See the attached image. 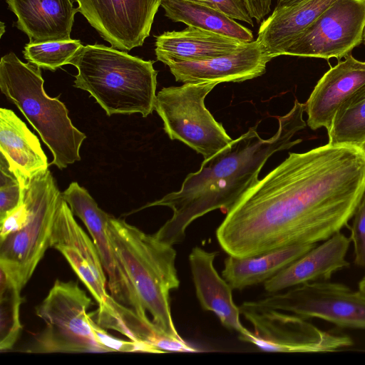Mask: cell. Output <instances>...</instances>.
<instances>
[{
    "mask_svg": "<svg viewBox=\"0 0 365 365\" xmlns=\"http://www.w3.org/2000/svg\"><path fill=\"white\" fill-rule=\"evenodd\" d=\"M165 15L174 22L225 35L245 43L254 41L252 31L216 6L197 1L161 0Z\"/></svg>",
    "mask_w": 365,
    "mask_h": 365,
    "instance_id": "d4e9b609",
    "label": "cell"
},
{
    "mask_svg": "<svg viewBox=\"0 0 365 365\" xmlns=\"http://www.w3.org/2000/svg\"><path fill=\"white\" fill-rule=\"evenodd\" d=\"M363 42L365 43V29H364V35H363Z\"/></svg>",
    "mask_w": 365,
    "mask_h": 365,
    "instance_id": "f35d334b",
    "label": "cell"
},
{
    "mask_svg": "<svg viewBox=\"0 0 365 365\" xmlns=\"http://www.w3.org/2000/svg\"><path fill=\"white\" fill-rule=\"evenodd\" d=\"M364 83L365 61L349 54L322 76L304 103L307 125L328 130L341 104Z\"/></svg>",
    "mask_w": 365,
    "mask_h": 365,
    "instance_id": "e0dca14e",
    "label": "cell"
},
{
    "mask_svg": "<svg viewBox=\"0 0 365 365\" xmlns=\"http://www.w3.org/2000/svg\"><path fill=\"white\" fill-rule=\"evenodd\" d=\"M23 185L0 153V221L21 203Z\"/></svg>",
    "mask_w": 365,
    "mask_h": 365,
    "instance_id": "f1b7e54d",
    "label": "cell"
},
{
    "mask_svg": "<svg viewBox=\"0 0 365 365\" xmlns=\"http://www.w3.org/2000/svg\"><path fill=\"white\" fill-rule=\"evenodd\" d=\"M4 27H5V25H4V22H1V36H2V34L4 32Z\"/></svg>",
    "mask_w": 365,
    "mask_h": 365,
    "instance_id": "d590c367",
    "label": "cell"
},
{
    "mask_svg": "<svg viewBox=\"0 0 365 365\" xmlns=\"http://www.w3.org/2000/svg\"><path fill=\"white\" fill-rule=\"evenodd\" d=\"M50 247L64 256L98 302V309H104L110 297L106 289V272L93 242L76 221L62 194L55 215Z\"/></svg>",
    "mask_w": 365,
    "mask_h": 365,
    "instance_id": "5bb4252c",
    "label": "cell"
},
{
    "mask_svg": "<svg viewBox=\"0 0 365 365\" xmlns=\"http://www.w3.org/2000/svg\"><path fill=\"white\" fill-rule=\"evenodd\" d=\"M79 12L110 46L123 51L143 46L161 0H75Z\"/></svg>",
    "mask_w": 365,
    "mask_h": 365,
    "instance_id": "7c38bea8",
    "label": "cell"
},
{
    "mask_svg": "<svg viewBox=\"0 0 365 365\" xmlns=\"http://www.w3.org/2000/svg\"><path fill=\"white\" fill-rule=\"evenodd\" d=\"M230 17L253 26L245 0H207Z\"/></svg>",
    "mask_w": 365,
    "mask_h": 365,
    "instance_id": "1f68e13d",
    "label": "cell"
},
{
    "mask_svg": "<svg viewBox=\"0 0 365 365\" xmlns=\"http://www.w3.org/2000/svg\"><path fill=\"white\" fill-rule=\"evenodd\" d=\"M145 61L103 44L83 46L69 64L78 73L74 86L88 92L108 116L153 113L158 71Z\"/></svg>",
    "mask_w": 365,
    "mask_h": 365,
    "instance_id": "3957f363",
    "label": "cell"
},
{
    "mask_svg": "<svg viewBox=\"0 0 365 365\" xmlns=\"http://www.w3.org/2000/svg\"><path fill=\"white\" fill-rule=\"evenodd\" d=\"M350 229V240L354 246L356 265L365 267V192L353 215Z\"/></svg>",
    "mask_w": 365,
    "mask_h": 365,
    "instance_id": "4dcf8cb0",
    "label": "cell"
},
{
    "mask_svg": "<svg viewBox=\"0 0 365 365\" xmlns=\"http://www.w3.org/2000/svg\"><path fill=\"white\" fill-rule=\"evenodd\" d=\"M351 240L341 231L316 245L264 282L269 293H277L305 283L329 281L333 274L349 267L346 260Z\"/></svg>",
    "mask_w": 365,
    "mask_h": 365,
    "instance_id": "2e32d148",
    "label": "cell"
},
{
    "mask_svg": "<svg viewBox=\"0 0 365 365\" xmlns=\"http://www.w3.org/2000/svg\"><path fill=\"white\" fill-rule=\"evenodd\" d=\"M189 1H200V2H203V3H206V4H212L211 3H210L207 0H189ZM214 6V5H213Z\"/></svg>",
    "mask_w": 365,
    "mask_h": 365,
    "instance_id": "8d00e7d4",
    "label": "cell"
},
{
    "mask_svg": "<svg viewBox=\"0 0 365 365\" xmlns=\"http://www.w3.org/2000/svg\"><path fill=\"white\" fill-rule=\"evenodd\" d=\"M92 301L73 281L56 280L36 315L46 324L36 339L34 352H109L98 340L89 322Z\"/></svg>",
    "mask_w": 365,
    "mask_h": 365,
    "instance_id": "ba28073f",
    "label": "cell"
},
{
    "mask_svg": "<svg viewBox=\"0 0 365 365\" xmlns=\"http://www.w3.org/2000/svg\"><path fill=\"white\" fill-rule=\"evenodd\" d=\"M358 290L365 296V275L361 278L359 282Z\"/></svg>",
    "mask_w": 365,
    "mask_h": 365,
    "instance_id": "e575fe53",
    "label": "cell"
},
{
    "mask_svg": "<svg viewBox=\"0 0 365 365\" xmlns=\"http://www.w3.org/2000/svg\"><path fill=\"white\" fill-rule=\"evenodd\" d=\"M262 307L365 331V296L338 282L305 283L255 301Z\"/></svg>",
    "mask_w": 365,
    "mask_h": 365,
    "instance_id": "30bf717a",
    "label": "cell"
},
{
    "mask_svg": "<svg viewBox=\"0 0 365 365\" xmlns=\"http://www.w3.org/2000/svg\"><path fill=\"white\" fill-rule=\"evenodd\" d=\"M96 321L101 327L114 329L130 339L145 343L166 352L195 353L201 350L188 344L182 338H176L160 328L147 315L141 316L132 309L118 303L111 296L108 307L96 311Z\"/></svg>",
    "mask_w": 365,
    "mask_h": 365,
    "instance_id": "7402d4cb",
    "label": "cell"
},
{
    "mask_svg": "<svg viewBox=\"0 0 365 365\" xmlns=\"http://www.w3.org/2000/svg\"><path fill=\"white\" fill-rule=\"evenodd\" d=\"M22 289L17 281L0 268V349H11L19 338L22 327L19 308Z\"/></svg>",
    "mask_w": 365,
    "mask_h": 365,
    "instance_id": "4316f807",
    "label": "cell"
},
{
    "mask_svg": "<svg viewBox=\"0 0 365 365\" xmlns=\"http://www.w3.org/2000/svg\"><path fill=\"white\" fill-rule=\"evenodd\" d=\"M219 83L197 81L164 87L157 93L154 105L170 140L182 142L204 159L233 140L205 105V97Z\"/></svg>",
    "mask_w": 365,
    "mask_h": 365,
    "instance_id": "52a82bcc",
    "label": "cell"
},
{
    "mask_svg": "<svg viewBox=\"0 0 365 365\" xmlns=\"http://www.w3.org/2000/svg\"><path fill=\"white\" fill-rule=\"evenodd\" d=\"M217 255L195 246L189 255L192 282L199 303L205 311L214 312L222 325L244 335L249 331L242 324L240 310L232 299V289L214 266Z\"/></svg>",
    "mask_w": 365,
    "mask_h": 365,
    "instance_id": "ac0fdd59",
    "label": "cell"
},
{
    "mask_svg": "<svg viewBox=\"0 0 365 365\" xmlns=\"http://www.w3.org/2000/svg\"><path fill=\"white\" fill-rule=\"evenodd\" d=\"M20 205L0 221V268L23 288L50 247L61 197L55 179L43 170L24 181Z\"/></svg>",
    "mask_w": 365,
    "mask_h": 365,
    "instance_id": "5b68a950",
    "label": "cell"
},
{
    "mask_svg": "<svg viewBox=\"0 0 365 365\" xmlns=\"http://www.w3.org/2000/svg\"><path fill=\"white\" fill-rule=\"evenodd\" d=\"M16 15V27L29 41L70 39L74 16L79 12L73 0H6Z\"/></svg>",
    "mask_w": 365,
    "mask_h": 365,
    "instance_id": "d6986e66",
    "label": "cell"
},
{
    "mask_svg": "<svg viewBox=\"0 0 365 365\" xmlns=\"http://www.w3.org/2000/svg\"><path fill=\"white\" fill-rule=\"evenodd\" d=\"M248 43L193 26L165 31L156 36L155 56L167 65L170 62L201 61L230 53Z\"/></svg>",
    "mask_w": 365,
    "mask_h": 365,
    "instance_id": "ffe728a7",
    "label": "cell"
},
{
    "mask_svg": "<svg viewBox=\"0 0 365 365\" xmlns=\"http://www.w3.org/2000/svg\"><path fill=\"white\" fill-rule=\"evenodd\" d=\"M40 68L10 52L0 61V88L48 146L53 157L51 164L62 170L81 160L86 135L73 125L64 103L46 94Z\"/></svg>",
    "mask_w": 365,
    "mask_h": 365,
    "instance_id": "8992f818",
    "label": "cell"
},
{
    "mask_svg": "<svg viewBox=\"0 0 365 365\" xmlns=\"http://www.w3.org/2000/svg\"><path fill=\"white\" fill-rule=\"evenodd\" d=\"M336 1L304 0L275 7L261 23L257 41L272 59L284 55L293 41Z\"/></svg>",
    "mask_w": 365,
    "mask_h": 365,
    "instance_id": "44dd1931",
    "label": "cell"
},
{
    "mask_svg": "<svg viewBox=\"0 0 365 365\" xmlns=\"http://www.w3.org/2000/svg\"><path fill=\"white\" fill-rule=\"evenodd\" d=\"M251 17L259 22L271 9L272 0H245Z\"/></svg>",
    "mask_w": 365,
    "mask_h": 365,
    "instance_id": "d6a6232c",
    "label": "cell"
},
{
    "mask_svg": "<svg viewBox=\"0 0 365 365\" xmlns=\"http://www.w3.org/2000/svg\"><path fill=\"white\" fill-rule=\"evenodd\" d=\"M359 148L361 149V151L364 153V155H365V143H364V144H362Z\"/></svg>",
    "mask_w": 365,
    "mask_h": 365,
    "instance_id": "74e56055",
    "label": "cell"
},
{
    "mask_svg": "<svg viewBox=\"0 0 365 365\" xmlns=\"http://www.w3.org/2000/svg\"><path fill=\"white\" fill-rule=\"evenodd\" d=\"M0 153L22 185L48 163L38 138L10 109L0 108Z\"/></svg>",
    "mask_w": 365,
    "mask_h": 365,
    "instance_id": "603a6c76",
    "label": "cell"
},
{
    "mask_svg": "<svg viewBox=\"0 0 365 365\" xmlns=\"http://www.w3.org/2000/svg\"><path fill=\"white\" fill-rule=\"evenodd\" d=\"M304 0H277V5L275 7L279 8L283 6H288L293 4L299 3Z\"/></svg>",
    "mask_w": 365,
    "mask_h": 365,
    "instance_id": "836d02e7",
    "label": "cell"
},
{
    "mask_svg": "<svg viewBox=\"0 0 365 365\" xmlns=\"http://www.w3.org/2000/svg\"><path fill=\"white\" fill-rule=\"evenodd\" d=\"M89 322L98 340L109 352L110 351H123V352H144L153 354H162L163 351L140 341H135L130 339L125 341L117 339L109 334L102 327L97 324L89 314Z\"/></svg>",
    "mask_w": 365,
    "mask_h": 365,
    "instance_id": "f546056e",
    "label": "cell"
},
{
    "mask_svg": "<svg viewBox=\"0 0 365 365\" xmlns=\"http://www.w3.org/2000/svg\"><path fill=\"white\" fill-rule=\"evenodd\" d=\"M365 0H337L308 26L284 55L341 59L363 42Z\"/></svg>",
    "mask_w": 365,
    "mask_h": 365,
    "instance_id": "8fae6325",
    "label": "cell"
},
{
    "mask_svg": "<svg viewBox=\"0 0 365 365\" xmlns=\"http://www.w3.org/2000/svg\"><path fill=\"white\" fill-rule=\"evenodd\" d=\"M80 40L34 42L24 46L23 54L28 62L39 68L55 71L70 61L83 47Z\"/></svg>",
    "mask_w": 365,
    "mask_h": 365,
    "instance_id": "83f0119b",
    "label": "cell"
},
{
    "mask_svg": "<svg viewBox=\"0 0 365 365\" xmlns=\"http://www.w3.org/2000/svg\"><path fill=\"white\" fill-rule=\"evenodd\" d=\"M328 133V143L360 148L365 143V83L336 111Z\"/></svg>",
    "mask_w": 365,
    "mask_h": 365,
    "instance_id": "484cf974",
    "label": "cell"
},
{
    "mask_svg": "<svg viewBox=\"0 0 365 365\" xmlns=\"http://www.w3.org/2000/svg\"><path fill=\"white\" fill-rule=\"evenodd\" d=\"M61 194L73 214L83 221L91 235L108 277L110 296L139 315H147L110 240L108 224L110 215L101 210L88 192L76 182H71Z\"/></svg>",
    "mask_w": 365,
    "mask_h": 365,
    "instance_id": "4fadbf2b",
    "label": "cell"
},
{
    "mask_svg": "<svg viewBox=\"0 0 365 365\" xmlns=\"http://www.w3.org/2000/svg\"><path fill=\"white\" fill-rule=\"evenodd\" d=\"M364 192L359 148L327 143L289 153L232 205L216 237L228 255L239 257L317 244L349 226Z\"/></svg>",
    "mask_w": 365,
    "mask_h": 365,
    "instance_id": "6da1fadb",
    "label": "cell"
},
{
    "mask_svg": "<svg viewBox=\"0 0 365 365\" xmlns=\"http://www.w3.org/2000/svg\"><path fill=\"white\" fill-rule=\"evenodd\" d=\"M271 60L256 39L230 53L201 61L170 62L167 66L176 81L220 83L242 82L260 76Z\"/></svg>",
    "mask_w": 365,
    "mask_h": 365,
    "instance_id": "9a60e30c",
    "label": "cell"
},
{
    "mask_svg": "<svg viewBox=\"0 0 365 365\" xmlns=\"http://www.w3.org/2000/svg\"><path fill=\"white\" fill-rule=\"evenodd\" d=\"M317 244H298L246 257L229 255L222 277L232 289L264 283Z\"/></svg>",
    "mask_w": 365,
    "mask_h": 365,
    "instance_id": "cb8c5ba5",
    "label": "cell"
},
{
    "mask_svg": "<svg viewBox=\"0 0 365 365\" xmlns=\"http://www.w3.org/2000/svg\"><path fill=\"white\" fill-rule=\"evenodd\" d=\"M304 104L294 101L292 108L277 118V133L263 139L252 127L224 149L204 159L200 169L189 173L179 190L170 192L140 209L165 206L173 211L171 217L153 235L173 246L183 241L187 227L205 214L221 210L227 212L241 196L259 180V174L274 153L302 142L293 140L304 129Z\"/></svg>",
    "mask_w": 365,
    "mask_h": 365,
    "instance_id": "7a4b0ae2",
    "label": "cell"
},
{
    "mask_svg": "<svg viewBox=\"0 0 365 365\" xmlns=\"http://www.w3.org/2000/svg\"><path fill=\"white\" fill-rule=\"evenodd\" d=\"M108 231L143 307L151 314L157 326L181 339L170 304V292L180 286L173 246L113 216H110Z\"/></svg>",
    "mask_w": 365,
    "mask_h": 365,
    "instance_id": "277c9868",
    "label": "cell"
},
{
    "mask_svg": "<svg viewBox=\"0 0 365 365\" xmlns=\"http://www.w3.org/2000/svg\"><path fill=\"white\" fill-rule=\"evenodd\" d=\"M240 313L253 327L239 339L260 350L284 353H328L353 346L351 337L324 331L299 315L245 302Z\"/></svg>",
    "mask_w": 365,
    "mask_h": 365,
    "instance_id": "9c48e42d",
    "label": "cell"
}]
</instances>
